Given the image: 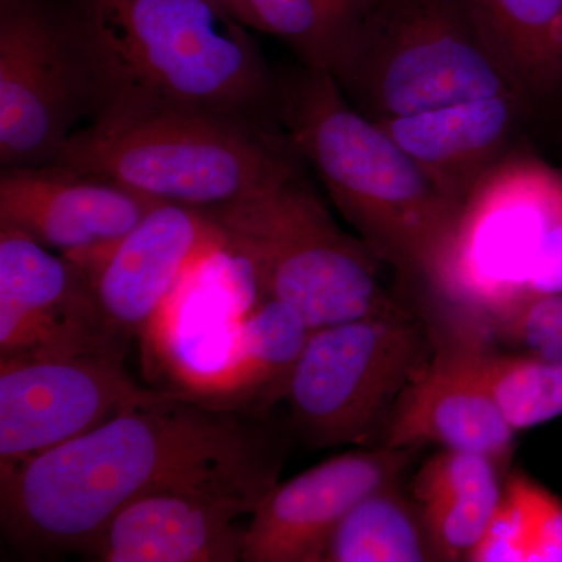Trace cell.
I'll list each match as a JSON object with an SVG mask.
<instances>
[{
	"label": "cell",
	"instance_id": "obj_24",
	"mask_svg": "<svg viewBox=\"0 0 562 562\" xmlns=\"http://www.w3.org/2000/svg\"><path fill=\"white\" fill-rule=\"evenodd\" d=\"M497 490L420 505L439 561H468L501 501Z\"/></svg>",
	"mask_w": 562,
	"mask_h": 562
},
{
	"label": "cell",
	"instance_id": "obj_12",
	"mask_svg": "<svg viewBox=\"0 0 562 562\" xmlns=\"http://www.w3.org/2000/svg\"><path fill=\"white\" fill-rule=\"evenodd\" d=\"M269 490L214 484L144 495L105 525L83 557L98 562L243 561L251 513Z\"/></svg>",
	"mask_w": 562,
	"mask_h": 562
},
{
	"label": "cell",
	"instance_id": "obj_14",
	"mask_svg": "<svg viewBox=\"0 0 562 562\" xmlns=\"http://www.w3.org/2000/svg\"><path fill=\"white\" fill-rule=\"evenodd\" d=\"M417 449L355 450L276 483L247 527L244 562H324L339 524L373 491L401 482Z\"/></svg>",
	"mask_w": 562,
	"mask_h": 562
},
{
	"label": "cell",
	"instance_id": "obj_4",
	"mask_svg": "<svg viewBox=\"0 0 562 562\" xmlns=\"http://www.w3.org/2000/svg\"><path fill=\"white\" fill-rule=\"evenodd\" d=\"M452 327L486 338L522 303L562 291V171L508 151L476 181L430 271Z\"/></svg>",
	"mask_w": 562,
	"mask_h": 562
},
{
	"label": "cell",
	"instance_id": "obj_25",
	"mask_svg": "<svg viewBox=\"0 0 562 562\" xmlns=\"http://www.w3.org/2000/svg\"><path fill=\"white\" fill-rule=\"evenodd\" d=\"M535 484L522 473H514L506 480L497 508L468 561L527 562Z\"/></svg>",
	"mask_w": 562,
	"mask_h": 562
},
{
	"label": "cell",
	"instance_id": "obj_16",
	"mask_svg": "<svg viewBox=\"0 0 562 562\" xmlns=\"http://www.w3.org/2000/svg\"><path fill=\"white\" fill-rule=\"evenodd\" d=\"M157 203L113 181L54 166L2 168L0 173V227L65 257L116 241Z\"/></svg>",
	"mask_w": 562,
	"mask_h": 562
},
{
	"label": "cell",
	"instance_id": "obj_7",
	"mask_svg": "<svg viewBox=\"0 0 562 562\" xmlns=\"http://www.w3.org/2000/svg\"><path fill=\"white\" fill-rule=\"evenodd\" d=\"M328 72L347 101L376 122L517 95L465 0H376Z\"/></svg>",
	"mask_w": 562,
	"mask_h": 562
},
{
	"label": "cell",
	"instance_id": "obj_21",
	"mask_svg": "<svg viewBox=\"0 0 562 562\" xmlns=\"http://www.w3.org/2000/svg\"><path fill=\"white\" fill-rule=\"evenodd\" d=\"M376 0H244L247 27L286 43L310 68L330 70Z\"/></svg>",
	"mask_w": 562,
	"mask_h": 562
},
{
	"label": "cell",
	"instance_id": "obj_20",
	"mask_svg": "<svg viewBox=\"0 0 562 562\" xmlns=\"http://www.w3.org/2000/svg\"><path fill=\"white\" fill-rule=\"evenodd\" d=\"M439 561L424 513L401 482L362 498L339 524L324 562Z\"/></svg>",
	"mask_w": 562,
	"mask_h": 562
},
{
	"label": "cell",
	"instance_id": "obj_3",
	"mask_svg": "<svg viewBox=\"0 0 562 562\" xmlns=\"http://www.w3.org/2000/svg\"><path fill=\"white\" fill-rule=\"evenodd\" d=\"M276 116L288 146L313 166L358 238L380 261L424 281L460 205L347 101L328 70L303 65L277 80Z\"/></svg>",
	"mask_w": 562,
	"mask_h": 562
},
{
	"label": "cell",
	"instance_id": "obj_5",
	"mask_svg": "<svg viewBox=\"0 0 562 562\" xmlns=\"http://www.w3.org/2000/svg\"><path fill=\"white\" fill-rule=\"evenodd\" d=\"M206 214L260 299L290 306L310 330L403 308L382 286V261L333 221L295 168Z\"/></svg>",
	"mask_w": 562,
	"mask_h": 562
},
{
	"label": "cell",
	"instance_id": "obj_6",
	"mask_svg": "<svg viewBox=\"0 0 562 562\" xmlns=\"http://www.w3.org/2000/svg\"><path fill=\"white\" fill-rule=\"evenodd\" d=\"M49 166L209 213L295 165L269 128L211 114L165 113L91 122L70 135Z\"/></svg>",
	"mask_w": 562,
	"mask_h": 562
},
{
	"label": "cell",
	"instance_id": "obj_18",
	"mask_svg": "<svg viewBox=\"0 0 562 562\" xmlns=\"http://www.w3.org/2000/svg\"><path fill=\"white\" fill-rule=\"evenodd\" d=\"M310 333L301 314L290 306L260 299L236 325L228 360L209 383L201 402L236 412L265 409L286 397Z\"/></svg>",
	"mask_w": 562,
	"mask_h": 562
},
{
	"label": "cell",
	"instance_id": "obj_17",
	"mask_svg": "<svg viewBox=\"0 0 562 562\" xmlns=\"http://www.w3.org/2000/svg\"><path fill=\"white\" fill-rule=\"evenodd\" d=\"M525 109L527 105L517 95L502 94L379 124L432 183L461 206L476 181L508 154L509 140Z\"/></svg>",
	"mask_w": 562,
	"mask_h": 562
},
{
	"label": "cell",
	"instance_id": "obj_9",
	"mask_svg": "<svg viewBox=\"0 0 562 562\" xmlns=\"http://www.w3.org/2000/svg\"><path fill=\"white\" fill-rule=\"evenodd\" d=\"M66 0H0V165L49 166L91 117Z\"/></svg>",
	"mask_w": 562,
	"mask_h": 562
},
{
	"label": "cell",
	"instance_id": "obj_22",
	"mask_svg": "<svg viewBox=\"0 0 562 562\" xmlns=\"http://www.w3.org/2000/svg\"><path fill=\"white\" fill-rule=\"evenodd\" d=\"M476 360L492 401L514 431L562 416V361L531 351L497 353L486 338L476 344Z\"/></svg>",
	"mask_w": 562,
	"mask_h": 562
},
{
	"label": "cell",
	"instance_id": "obj_26",
	"mask_svg": "<svg viewBox=\"0 0 562 562\" xmlns=\"http://www.w3.org/2000/svg\"><path fill=\"white\" fill-rule=\"evenodd\" d=\"M490 335L525 351L562 361V291L517 306L492 325Z\"/></svg>",
	"mask_w": 562,
	"mask_h": 562
},
{
	"label": "cell",
	"instance_id": "obj_15",
	"mask_svg": "<svg viewBox=\"0 0 562 562\" xmlns=\"http://www.w3.org/2000/svg\"><path fill=\"white\" fill-rule=\"evenodd\" d=\"M405 387L384 425L380 446L471 450L506 464L516 431L506 424L483 382L476 344L483 336L452 327Z\"/></svg>",
	"mask_w": 562,
	"mask_h": 562
},
{
	"label": "cell",
	"instance_id": "obj_1",
	"mask_svg": "<svg viewBox=\"0 0 562 562\" xmlns=\"http://www.w3.org/2000/svg\"><path fill=\"white\" fill-rule=\"evenodd\" d=\"M279 462L241 414L160 392L0 473L3 538L18 552L83 554L125 506L154 492L276 484Z\"/></svg>",
	"mask_w": 562,
	"mask_h": 562
},
{
	"label": "cell",
	"instance_id": "obj_8",
	"mask_svg": "<svg viewBox=\"0 0 562 562\" xmlns=\"http://www.w3.org/2000/svg\"><path fill=\"white\" fill-rule=\"evenodd\" d=\"M430 338L405 308L312 330L284 397L303 438L316 447L379 442L431 357Z\"/></svg>",
	"mask_w": 562,
	"mask_h": 562
},
{
	"label": "cell",
	"instance_id": "obj_28",
	"mask_svg": "<svg viewBox=\"0 0 562 562\" xmlns=\"http://www.w3.org/2000/svg\"><path fill=\"white\" fill-rule=\"evenodd\" d=\"M210 2L216 3L217 7L228 11L233 16L238 18L239 21H243L241 14L244 0H210Z\"/></svg>",
	"mask_w": 562,
	"mask_h": 562
},
{
	"label": "cell",
	"instance_id": "obj_27",
	"mask_svg": "<svg viewBox=\"0 0 562 562\" xmlns=\"http://www.w3.org/2000/svg\"><path fill=\"white\" fill-rule=\"evenodd\" d=\"M527 562H562V502L536 483Z\"/></svg>",
	"mask_w": 562,
	"mask_h": 562
},
{
	"label": "cell",
	"instance_id": "obj_11",
	"mask_svg": "<svg viewBox=\"0 0 562 562\" xmlns=\"http://www.w3.org/2000/svg\"><path fill=\"white\" fill-rule=\"evenodd\" d=\"M220 255L224 233L205 211L157 203L122 238L66 258L106 330L124 344L143 335L181 283Z\"/></svg>",
	"mask_w": 562,
	"mask_h": 562
},
{
	"label": "cell",
	"instance_id": "obj_10",
	"mask_svg": "<svg viewBox=\"0 0 562 562\" xmlns=\"http://www.w3.org/2000/svg\"><path fill=\"white\" fill-rule=\"evenodd\" d=\"M157 394L133 382L122 353L0 357V473Z\"/></svg>",
	"mask_w": 562,
	"mask_h": 562
},
{
	"label": "cell",
	"instance_id": "obj_19",
	"mask_svg": "<svg viewBox=\"0 0 562 562\" xmlns=\"http://www.w3.org/2000/svg\"><path fill=\"white\" fill-rule=\"evenodd\" d=\"M480 35L525 105L562 91V0H465Z\"/></svg>",
	"mask_w": 562,
	"mask_h": 562
},
{
	"label": "cell",
	"instance_id": "obj_13",
	"mask_svg": "<svg viewBox=\"0 0 562 562\" xmlns=\"http://www.w3.org/2000/svg\"><path fill=\"white\" fill-rule=\"evenodd\" d=\"M49 250L0 227V357L121 353L76 266Z\"/></svg>",
	"mask_w": 562,
	"mask_h": 562
},
{
	"label": "cell",
	"instance_id": "obj_2",
	"mask_svg": "<svg viewBox=\"0 0 562 562\" xmlns=\"http://www.w3.org/2000/svg\"><path fill=\"white\" fill-rule=\"evenodd\" d=\"M92 122L201 113L269 128L277 79L250 27L210 0H66Z\"/></svg>",
	"mask_w": 562,
	"mask_h": 562
},
{
	"label": "cell",
	"instance_id": "obj_23",
	"mask_svg": "<svg viewBox=\"0 0 562 562\" xmlns=\"http://www.w3.org/2000/svg\"><path fill=\"white\" fill-rule=\"evenodd\" d=\"M501 462L471 450L442 449L414 475L412 495L419 505L483 494L502 486Z\"/></svg>",
	"mask_w": 562,
	"mask_h": 562
}]
</instances>
